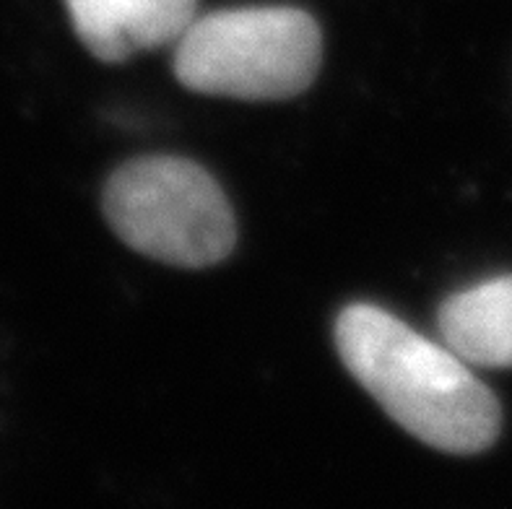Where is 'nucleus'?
Segmentation results:
<instances>
[{
  "label": "nucleus",
  "mask_w": 512,
  "mask_h": 509,
  "mask_svg": "<svg viewBox=\"0 0 512 509\" xmlns=\"http://www.w3.org/2000/svg\"><path fill=\"white\" fill-rule=\"evenodd\" d=\"M104 213L125 245L180 268L221 263L237 239L234 213L214 177L172 156L117 169L104 190Z\"/></svg>",
  "instance_id": "obj_3"
},
{
  "label": "nucleus",
  "mask_w": 512,
  "mask_h": 509,
  "mask_svg": "<svg viewBox=\"0 0 512 509\" xmlns=\"http://www.w3.org/2000/svg\"><path fill=\"white\" fill-rule=\"evenodd\" d=\"M78 39L104 63L177 42L198 0H65Z\"/></svg>",
  "instance_id": "obj_4"
},
{
  "label": "nucleus",
  "mask_w": 512,
  "mask_h": 509,
  "mask_svg": "<svg viewBox=\"0 0 512 509\" xmlns=\"http://www.w3.org/2000/svg\"><path fill=\"white\" fill-rule=\"evenodd\" d=\"M336 346L359 385L424 445L476 455L500 434V403L466 361L390 312L372 304L344 310Z\"/></svg>",
  "instance_id": "obj_1"
},
{
  "label": "nucleus",
  "mask_w": 512,
  "mask_h": 509,
  "mask_svg": "<svg viewBox=\"0 0 512 509\" xmlns=\"http://www.w3.org/2000/svg\"><path fill=\"white\" fill-rule=\"evenodd\" d=\"M442 343L476 367H512V276L461 291L437 315Z\"/></svg>",
  "instance_id": "obj_5"
},
{
  "label": "nucleus",
  "mask_w": 512,
  "mask_h": 509,
  "mask_svg": "<svg viewBox=\"0 0 512 509\" xmlns=\"http://www.w3.org/2000/svg\"><path fill=\"white\" fill-rule=\"evenodd\" d=\"M323 60L318 21L299 8H232L195 19L177 39L182 86L214 97L271 102L315 81Z\"/></svg>",
  "instance_id": "obj_2"
}]
</instances>
